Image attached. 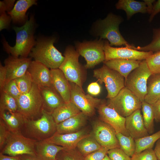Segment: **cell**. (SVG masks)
<instances>
[{
    "instance_id": "6da1fadb",
    "label": "cell",
    "mask_w": 160,
    "mask_h": 160,
    "mask_svg": "<svg viewBox=\"0 0 160 160\" xmlns=\"http://www.w3.org/2000/svg\"><path fill=\"white\" fill-rule=\"evenodd\" d=\"M34 25L32 16L22 26L13 28L16 35L15 45L11 46L5 39L3 40L4 47L8 53L15 57H27L36 43L33 36Z\"/></svg>"
},
{
    "instance_id": "7a4b0ae2",
    "label": "cell",
    "mask_w": 160,
    "mask_h": 160,
    "mask_svg": "<svg viewBox=\"0 0 160 160\" xmlns=\"http://www.w3.org/2000/svg\"><path fill=\"white\" fill-rule=\"evenodd\" d=\"M53 38L39 40L29 55L34 60L40 62L51 69L59 68L64 59L54 46Z\"/></svg>"
},
{
    "instance_id": "3957f363",
    "label": "cell",
    "mask_w": 160,
    "mask_h": 160,
    "mask_svg": "<svg viewBox=\"0 0 160 160\" xmlns=\"http://www.w3.org/2000/svg\"><path fill=\"white\" fill-rule=\"evenodd\" d=\"M122 21L121 16L110 13L105 18L97 22L96 34L100 36V39H107L111 46L124 45L133 49L135 46L126 41L120 32L119 26Z\"/></svg>"
},
{
    "instance_id": "277c9868",
    "label": "cell",
    "mask_w": 160,
    "mask_h": 160,
    "mask_svg": "<svg viewBox=\"0 0 160 160\" xmlns=\"http://www.w3.org/2000/svg\"><path fill=\"white\" fill-rule=\"evenodd\" d=\"M56 125L51 113L43 109L39 118L26 119L23 128L30 138L41 141L53 135L56 132Z\"/></svg>"
},
{
    "instance_id": "5b68a950",
    "label": "cell",
    "mask_w": 160,
    "mask_h": 160,
    "mask_svg": "<svg viewBox=\"0 0 160 160\" xmlns=\"http://www.w3.org/2000/svg\"><path fill=\"white\" fill-rule=\"evenodd\" d=\"M16 100L17 111L26 119H36L41 116L44 101L40 88L34 83L28 92L21 94Z\"/></svg>"
},
{
    "instance_id": "8992f818",
    "label": "cell",
    "mask_w": 160,
    "mask_h": 160,
    "mask_svg": "<svg viewBox=\"0 0 160 160\" xmlns=\"http://www.w3.org/2000/svg\"><path fill=\"white\" fill-rule=\"evenodd\" d=\"M145 59L132 71L125 79V87L130 90L142 102L147 92L148 79L152 74Z\"/></svg>"
},
{
    "instance_id": "52a82bcc",
    "label": "cell",
    "mask_w": 160,
    "mask_h": 160,
    "mask_svg": "<svg viewBox=\"0 0 160 160\" xmlns=\"http://www.w3.org/2000/svg\"><path fill=\"white\" fill-rule=\"evenodd\" d=\"M37 141L25 137L21 132H11L0 152L11 156L24 154L37 156L36 151Z\"/></svg>"
},
{
    "instance_id": "ba28073f",
    "label": "cell",
    "mask_w": 160,
    "mask_h": 160,
    "mask_svg": "<svg viewBox=\"0 0 160 160\" xmlns=\"http://www.w3.org/2000/svg\"><path fill=\"white\" fill-rule=\"evenodd\" d=\"M64 59L59 67L68 80L82 89L83 71L79 61L80 55L72 46H68L64 54Z\"/></svg>"
},
{
    "instance_id": "9c48e42d",
    "label": "cell",
    "mask_w": 160,
    "mask_h": 160,
    "mask_svg": "<svg viewBox=\"0 0 160 160\" xmlns=\"http://www.w3.org/2000/svg\"><path fill=\"white\" fill-rule=\"evenodd\" d=\"M108 101L107 105L125 118L141 108V101L130 90L125 87L115 97L109 99Z\"/></svg>"
},
{
    "instance_id": "30bf717a",
    "label": "cell",
    "mask_w": 160,
    "mask_h": 160,
    "mask_svg": "<svg viewBox=\"0 0 160 160\" xmlns=\"http://www.w3.org/2000/svg\"><path fill=\"white\" fill-rule=\"evenodd\" d=\"M93 76L100 84H105L108 92L107 98L109 99L115 97L125 87L124 78L105 64L94 71Z\"/></svg>"
},
{
    "instance_id": "8fae6325",
    "label": "cell",
    "mask_w": 160,
    "mask_h": 160,
    "mask_svg": "<svg viewBox=\"0 0 160 160\" xmlns=\"http://www.w3.org/2000/svg\"><path fill=\"white\" fill-rule=\"evenodd\" d=\"M104 43V41L100 39L93 41L76 43V50L85 58L86 62L85 68H92L105 61Z\"/></svg>"
},
{
    "instance_id": "7c38bea8",
    "label": "cell",
    "mask_w": 160,
    "mask_h": 160,
    "mask_svg": "<svg viewBox=\"0 0 160 160\" xmlns=\"http://www.w3.org/2000/svg\"><path fill=\"white\" fill-rule=\"evenodd\" d=\"M71 89V101L87 116H93L95 109L103 101L89 94L86 95L82 89L76 84L69 81Z\"/></svg>"
},
{
    "instance_id": "4fadbf2b",
    "label": "cell",
    "mask_w": 160,
    "mask_h": 160,
    "mask_svg": "<svg viewBox=\"0 0 160 160\" xmlns=\"http://www.w3.org/2000/svg\"><path fill=\"white\" fill-rule=\"evenodd\" d=\"M103 50L105 57V61L116 59L143 60L153 53L151 51H140L126 47H113L110 45L107 40L104 41Z\"/></svg>"
},
{
    "instance_id": "5bb4252c",
    "label": "cell",
    "mask_w": 160,
    "mask_h": 160,
    "mask_svg": "<svg viewBox=\"0 0 160 160\" xmlns=\"http://www.w3.org/2000/svg\"><path fill=\"white\" fill-rule=\"evenodd\" d=\"M91 135L102 147L109 150L120 148L115 130L110 125L100 120L95 122Z\"/></svg>"
},
{
    "instance_id": "9a60e30c",
    "label": "cell",
    "mask_w": 160,
    "mask_h": 160,
    "mask_svg": "<svg viewBox=\"0 0 160 160\" xmlns=\"http://www.w3.org/2000/svg\"><path fill=\"white\" fill-rule=\"evenodd\" d=\"M97 109L100 120L112 127L116 133H120L127 136H130L125 128V118L121 116L103 102Z\"/></svg>"
},
{
    "instance_id": "2e32d148",
    "label": "cell",
    "mask_w": 160,
    "mask_h": 160,
    "mask_svg": "<svg viewBox=\"0 0 160 160\" xmlns=\"http://www.w3.org/2000/svg\"><path fill=\"white\" fill-rule=\"evenodd\" d=\"M31 61L30 58L17 57L12 55L6 59L4 63L7 71L6 83L24 75L27 71Z\"/></svg>"
},
{
    "instance_id": "e0dca14e",
    "label": "cell",
    "mask_w": 160,
    "mask_h": 160,
    "mask_svg": "<svg viewBox=\"0 0 160 160\" xmlns=\"http://www.w3.org/2000/svg\"><path fill=\"white\" fill-rule=\"evenodd\" d=\"M27 71L33 83L39 88L53 86L50 70L42 63L32 61Z\"/></svg>"
},
{
    "instance_id": "ac0fdd59",
    "label": "cell",
    "mask_w": 160,
    "mask_h": 160,
    "mask_svg": "<svg viewBox=\"0 0 160 160\" xmlns=\"http://www.w3.org/2000/svg\"><path fill=\"white\" fill-rule=\"evenodd\" d=\"M89 135L86 130L82 129L75 133L64 134L55 133L50 137L44 140L66 149H72L76 148L79 142Z\"/></svg>"
},
{
    "instance_id": "d6986e66",
    "label": "cell",
    "mask_w": 160,
    "mask_h": 160,
    "mask_svg": "<svg viewBox=\"0 0 160 160\" xmlns=\"http://www.w3.org/2000/svg\"><path fill=\"white\" fill-rule=\"evenodd\" d=\"M125 127L129 135L134 140L149 135L144 124L140 109L125 117Z\"/></svg>"
},
{
    "instance_id": "ffe728a7",
    "label": "cell",
    "mask_w": 160,
    "mask_h": 160,
    "mask_svg": "<svg viewBox=\"0 0 160 160\" xmlns=\"http://www.w3.org/2000/svg\"><path fill=\"white\" fill-rule=\"evenodd\" d=\"M52 83L54 88L65 103L71 101V89L69 81L59 68L50 69Z\"/></svg>"
},
{
    "instance_id": "44dd1931",
    "label": "cell",
    "mask_w": 160,
    "mask_h": 160,
    "mask_svg": "<svg viewBox=\"0 0 160 160\" xmlns=\"http://www.w3.org/2000/svg\"><path fill=\"white\" fill-rule=\"evenodd\" d=\"M87 116L81 112L57 124L56 133L64 134L75 133L81 129L85 125Z\"/></svg>"
},
{
    "instance_id": "7402d4cb",
    "label": "cell",
    "mask_w": 160,
    "mask_h": 160,
    "mask_svg": "<svg viewBox=\"0 0 160 160\" xmlns=\"http://www.w3.org/2000/svg\"><path fill=\"white\" fill-rule=\"evenodd\" d=\"M142 60L122 59L104 61L105 65L119 73L125 79L134 70L138 67Z\"/></svg>"
},
{
    "instance_id": "603a6c76",
    "label": "cell",
    "mask_w": 160,
    "mask_h": 160,
    "mask_svg": "<svg viewBox=\"0 0 160 160\" xmlns=\"http://www.w3.org/2000/svg\"><path fill=\"white\" fill-rule=\"evenodd\" d=\"M40 88L44 101V109L51 113L65 103L53 86Z\"/></svg>"
},
{
    "instance_id": "cb8c5ba5",
    "label": "cell",
    "mask_w": 160,
    "mask_h": 160,
    "mask_svg": "<svg viewBox=\"0 0 160 160\" xmlns=\"http://www.w3.org/2000/svg\"><path fill=\"white\" fill-rule=\"evenodd\" d=\"M65 149L66 148L44 140L37 141L36 146L37 155L41 160H57L58 153Z\"/></svg>"
},
{
    "instance_id": "d4e9b609",
    "label": "cell",
    "mask_w": 160,
    "mask_h": 160,
    "mask_svg": "<svg viewBox=\"0 0 160 160\" xmlns=\"http://www.w3.org/2000/svg\"><path fill=\"white\" fill-rule=\"evenodd\" d=\"M0 117L12 132H21L26 120L18 111L7 110H0Z\"/></svg>"
},
{
    "instance_id": "484cf974",
    "label": "cell",
    "mask_w": 160,
    "mask_h": 160,
    "mask_svg": "<svg viewBox=\"0 0 160 160\" xmlns=\"http://www.w3.org/2000/svg\"><path fill=\"white\" fill-rule=\"evenodd\" d=\"M37 4L36 1L35 0H18L8 14L14 23L26 22L28 19L26 15L27 11L31 6Z\"/></svg>"
},
{
    "instance_id": "4316f807",
    "label": "cell",
    "mask_w": 160,
    "mask_h": 160,
    "mask_svg": "<svg viewBox=\"0 0 160 160\" xmlns=\"http://www.w3.org/2000/svg\"><path fill=\"white\" fill-rule=\"evenodd\" d=\"M81 112L77 107L71 101L64 103L55 109L51 114L57 124L78 114Z\"/></svg>"
},
{
    "instance_id": "83f0119b",
    "label": "cell",
    "mask_w": 160,
    "mask_h": 160,
    "mask_svg": "<svg viewBox=\"0 0 160 160\" xmlns=\"http://www.w3.org/2000/svg\"><path fill=\"white\" fill-rule=\"evenodd\" d=\"M116 8L122 9L126 12L128 20L138 13H147V7L143 1L134 0H119L116 4Z\"/></svg>"
},
{
    "instance_id": "f1b7e54d",
    "label": "cell",
    "mask_w": 160,
    "mask_h": 160,
    "mask_svg": "<svg viewBox=\"0 0 160 160\" xmlns=\"http://www.w3.org/2000/svg\"><path fill=\"white\" fill-rule=\"evenodd\" d=\"M144 100L153 105L160 99V74H152L150 76Z\"/></svg>"
},
{
    "instance_id": "f546056e",
    "label": "cell",
    "mask_w": 160,
    "mask_h": 160,
    "mask_svg": "<svg viewBox=\"0 0 160 160\" xmlns=\"http://www.w3.org/2000/svg\"><path fill=\"white\" fill-rule=\"evenodd\" d=\"M102 147L91 135L81 140L78 143L76 148L84 157L101 148Z\"/></svg>"
},
{
    "instance_id": "4dcf8cb0",
    "label": "cell",
    "mask_w": 160,
    "mask_h": 160,
    "mask_svg": "<svg viewBox=\"0 0 160 160\" xmlns=\"http://www.w3.org/2000/svg\"><path fill=\"white\" fill-rule=\"evenodd\" d=\"M160 139V130L151 135L135 139V150L134 154L152 148L155 143Z\"/></svg>"
},
{
    "instance_id": "1f68e13d",
    "label": "cell",
    "mask_w": 160,
    "mask_h": 160,
    "mask_svg": "<svg viewBox=\"0 0 160 160\" xmlns=\"http://www.w3.org/2000/svg\"><path fill=\"white\" fill-rule=\"evenodd\" d=\"M141 109L145 126L149 134L154 131V115L152 105L145 101L142 102Z\"/></svg>"
},
{
    "instance_id": "d6a6232c",
    "label": "cell",
    "mask_w": 160,
    "mask_h": 160,
    "mask_svg": "<svg viewBox=\"0 0 160 160\" xmlns=\"http://www.w3.org/2000/svg\"><path fill=\"white\" fill-rule=\"evenodd\" d=\"M120 148L129 156L134 154L135 143L134 139L130 136H127L120 133H116Z\"/></svg>"
},
{
    "instance_id": "836d02e7",
    "label": "cell",
    "mask_w": 160,
    "mask_h": 160,
    "mask_svg": "<svg viewBox=\"0 0 160 160\" xmlns=\"http://www.w3.org/2000/svg\"><path fill=\"white\" fill-rule=\"evenodd\" d=\"M134 49L143 52L151 51L153 53L160 51V28L153 29L152 40L150 43L143 47H135Z\"/></svg>"
},
{
    "instance_id": "e575fe53",
    "label": "cell",
    "mask_w": 160,
    "mask_h": 160,
    "mask_svg": "<svg viewBox=\"0 0 160 160\" xmlns=\"http://www.w3.org/2000/svg\"><path fill=\"white\" fill-rule=\"evenodd\" d=\"M7 110L17 111L18 106L16 99L4 92H0V110Z\"/></svg>"
},
{
    "instance_id": "d590c367",
    "label": "cell",
    "mask_w": 160,
    "mask_h": 160,
    "mask_svg": "<svg viewBox=\"0 0 160 160\" xmlns=\"http://www.w3.org/2000/svg\"><path fill=\"white\" fill-rule=\"evenodd\" d=\"M15 80L21 94L28 92L32 87L33 83L28 71L23 76Z\"/></svg>"
},
{
    "instance_id": "8d00e7d4",
    "label": "cell",
    "mask_w": 160,
    "mask_h": 160,
    "mask_svg": "<svg viewBox=\"0 0 160 160\" xmlns=\"http://www.w3.org/2000/svg\"><path fill=\"white\" fill-rule=\"evenodd\" d=\"M57 160H85L84 157L76 148L61 151L57 154Z\"/></svg>"
},
{
    "instance_id": "74e56055",
    "label": "cell",
    "mask_w": 160,
    "mask_h": 160,
    "mask_svg": "<svg viewBox=\"0 0 160 160\" xmlns=\"http://www.w3.org/2000/svg\"><path fill=\"white\" fill-rule=\"evenodd\" d=\"M145 60L152 74H160V51L153 53Z\"/></svg>"
},
{
    "instance_id": "f35d334b",
    "label": "cell",
    "mask_w": 160,
    "mask_h": 160,
    "mask_svg": "<svg viewBox=\"0 0 160 160\" xmlns=\"http://www.w3.org/2000/svg\"><path fill=\"white\" fill-rule=\"evenodd\" d=\"M5 92L16 100L21 94L15 80H11L6 83L1 92Z\"/></svg>"
},
{
    "instance_id": "ab89813d",
    "label": "cell",
    "mask_w": 160,
    "mask_h": 160,
    "mask_svg": "<svg viewBox=\"0 0 160 160\" xmlns=\"http://www.w3.org/2000/svg\"><path fill=\"white\" fill-rule=\"evenodd\" d=\"M131 160H157L152 148L146 149L140 153L134 154Z\"/></svg>"
},
{
    "instance_id": "60d3db41",
    "label": "cell",
    "mask_w": 160,
    "mask_h": 160,
    "mask_svg": "<svg viewBox=\"0 0 160 160\" xmlns=\"http://www.w3.org/2000/svg\"><path fill=\"white\" fill-rule=\"evenodd\" d=\"M107 154L111 160H131L130 156L119 148L110 149Z\"/></svg>"
},
{
    "instance_id": "b9f144b4",
    "label": "cell",
    "mask_w": 160,
    "mask_h": 160,
    "mask_svg": "<svg viewBox=\"0 0 160 160\" xmlns=\"http://www.w3.org/2000/svg\"><path fill=\"white\" fill-rule=\"evenodd\" d=\"M11 132L1 119H0V149L1 150L5 144Z\"/></svg>"
},
{
    "instance_id": "7bdbcfd3",
    "label": "cell",
    "mask_w": 160,
    "mask_h": 160,
    "mask_svg": "<svg viewBox=\"0 0 160 160\" xmlns=\"http://www.w3.org/2000/svg\"><path fill=\"white\" fill-rule=\"evenodd\" d=\"M109 150L102 147L99 149L88 155L84 157L85 160H103Z\"/></svg>"
},
{
    "instance_id": "ee69618b",
    "label": "cell",
    "mask_w": 160,
    "mask_h": 160,
    "mask_svg": "<svg viewBox=\"0 0 160 160\" xmlns=\"http://www.w3.org/2000/svg\"><path fill=\"white\" fill-rule=\"evenodd\" d=\"M11 20L10 16L7 15L5 12L0 13V31L8 28Z\"/></svg>"
},
{
    "instance_id": "f6af8a7d",
    "label": "cell",
    "mask_w": 160,
    "mask_h": 160,
    "mask_svg": "<svg viewBox=\"0 0 160 160\" xmlns=\"http://www.w3.org/2000/svg\"><path fill=\"white\" fill-rule=\"evenodd\" d=\"M15 0H6L0 1V13L9 12L13 8Z\"/></svg>"
},
{
    "instance_id": "bcb514c9",
    "label": "cell",
    "mask_w": 160,
    "mask_h": 160,
    "mask_svg": "<svg viewBox=\"0 0 160 160\" xmlns=\"http://www.w3.org/2000/svg\"><path fill=\"white\" fill-rule=\"evenodd\" d=\"M87 91L90 95L96 96L100 93L101 92V87L97 82H92L88 86Z\"/></svg>"
},
{
    "instance_id": "7dc6e473",
    "label": "cell",
    "mask_w": 160,
    "mask_h": 160,
    "mask_svg": "<svg viewBox=\"0 0 160 160\" xmlns=\"http://www.w3.org/2000/svg\"><path fill=\"white\" fill-rule=\"evenodd\" d=\"M7 71L4 66L0 63V91L1 92L6 84L7 81Z\"/></svg>"
},
{
    "instance_id": "c3c4849f",
    "label": "cell",
    "mask_w": 160,
    "mask_h": 160,
    "mask_svg": "<svg viewBox=\"0 0 160 160\" xmlns=\"http://www.w3.org/2000/svg\"><path fill=\"white\" fill-rule=\"evenodd\" d=\"M154 115V120L160 122V99L152 105Z\"/></svg>"
},
{
    "instance_id": "681fc988",
    "label": "cell",
    "mask_w": 160,
    "mask_h": 160,
    "mask_svg": "<svg viewBox=\"0 0 160 160\" xmlns=\"http://www.w3.org/2000/svg\"><path fill=\"white\" fill-rule=\"evenodd\" d=\"M160 12V0H158L153 5V7L149 19V22H151L155 16Z\"/></svg>"
},
{
    "instance_id": "f907efd6",
    "label": "cell",
    "mask_w": 160,
    "mask_h": 160,
    "mask_svg": "<svg viewBox=\"0 0 160 160\" xmlns=\"http://www.w3.org/2000/svg\"><path fill=\"white\" fill-rule=\"evenodd\" d=\"M0 160H21L20 156H7L0 153Z\"/></svg>"
},
{
    "instance_id": "816d5d0a",
    "label": "cell",
    "mask_w": 160,
    "mask_h": 160,
    "mask_svg": "<svg viewBox=\"0 0 160 160\" xmlns=\"http://www.w3.org/2000/svg\"><path fill=\"white\" fill-rule=\"evenodd\" d=\"M147 7V13L151 14L152 11L153 5V4L155 1L154 0H144Z\"/></svg>"
},
{
    "instance_id": "f5cc1de1",
    "label": "cell",
    "mask_w": 160,
    "mask_h": 160,
    "mask_svg": "<svg viewBox=\"0 0 160 160\" xmlns=\"http://www.w3.org/2000/svg\"><path fill=\"white\" fill-rule=\"evenodd\" d=\"M20 156L21 160H41L37 156L24 154Z\"/></svg>"
},
{
    "instance_id": "db71d44e",
    "label": "cell",
    "mask_w": 160,
    "mask_h": 160,
    "mask_svg": "<svg viewBox=\"0 0 160 160\" xmlns=\"http://www.w3.org/2000/svg\"><path fill=\"white\" fill-rule=\"evenodd\" d=\"M154 151L157 160H160V139L156 142Z\"/></svg>"
},
{
    "instance_id": "11a10c76",
    "label": "cell",
    "mask_w": 160,
    "mask_h": 160,
    "mask_svg": "<svg viewBox=\"0 0 160 160\" xmlns=\"http://www.w3.org/2000/svg\"><path fill=\"white\" fill-rule=\"evenodd\" d=\"M103 160H111L108 157V156L106 154Z\"/></svg>"
}]
</instances>
